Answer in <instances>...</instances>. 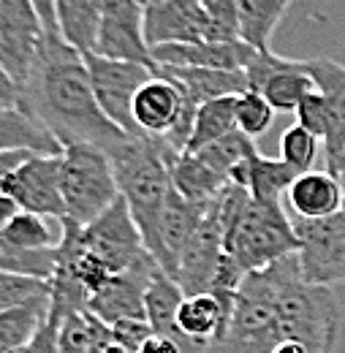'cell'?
<instances>
[{"mask_svg": "<svg viewBox=\"0 0 345 353\" xmlns=\"http://www.w3.org/2000/svg\"><path fill=\"white\" fill-rule=\"evenodd\" d=\"M337 321L332 291L310 285L288 256L245 277L226 334L204 353H335Z\"/></svg>", "mask_w": 345, "mask_h": 353, "instance_id": "1", "label": "cell"}, {"mask_svg": "<svg viewBox=\"0 0 345 353\" xmlns=\"http://www.w3.org/2000/svg\"><path fill=\"white\" fill-rule=\"evenodd\" d=\"M33 6L43 25V41L36 65L22 88V109L30 112L63 150L90 144L112 155L130 136L112 125L101 112L85 57L60 36L55 3L33 0Z\"/></svg>", "mask_w": 345, "mask_h": 353, "instance_id": "2", "label": "cell"}, {"mask_svg": "<svg viewBox=\"0 0 345 353\" xmlns=\"http://www.w3.org/2000/svg\"><path fill=\"white\" fill-rule=\"evenodd\" d=\"M120 199L126 201L136 223L147 253L158 242V223L172 193V163L179 158L166 150L164 141L152 139H126L112 155Z\"/></svg>", "mask_w": 345, "mask_h": 353, "instance_id": "3", "label": "cell"}, {"mask_svg": "<svg viewBox=\"0 0 345 353\" xmlns=\"http://www.w3.org/2000/svg\"><path fill=\"white\" fill-rule=\"evenodd\" d=\"M223 248L248 274H253L297 256L299 239L286 204H259L250 199L242 218L223 236Z\"/></svg>", "mask_w": 345, "mask_h": 353, "instance_id": "4", "label": "cell"}, {"mask_svg": "<svg viewBox=\"0 0 345 353\" xmlns=\"http://www.w3.org/2000/svg\"><path fill=\"white\" fill-rule=\"evenodd\" d=\"M60 179H63V204H66L63 221H71L82 228L98 221L120 199L109 152L90 144H74L63 150Z\"/></svg>", "mask_w": 345, "mask_h": 353, "instance_id": "5", "label": "cell"}, {"mask_svg": "<svg viewBox=\"0 0 345 353\" xmlns=\"http://www.w3.org/2000/svg\"><path fill=\"white\" fill-rule=\"evenodd\" d=\"M294 231L304 280L318 288L345 283V210L326 221H294Z\"/></svg>", "mask_w": 345, "mask_h": 353, "instance_id": "6", "label": "cell"}, {"mask_svg": "<svg viewBox=\"0 0 345 353\" xmlns=\"http://www.w3.org/2000/svg\"><path fill=\"white\" fill-rule=\"evenodd\" d=\"M85 65L95 101H98L101 112L106 114V120L112 125H117L123 133H128L130 139H139L130 109H133V98L141 90V85H147L152 79V71L144 65L117 63V60H106L98 54H87Z\"/></svg>", "mask_w": 345, "mask_h": 353, "instance_id": "7", "label": "cell"}, {"mask_svg": "<svg viewBox=\"0 0 345 353\" xmlns=\"http://www.w3.org/2000/svg\"><path fill=\"white\" fill-rule=\"evenodd\" d=\"M92 54L155 71L152 49L144 39V3L101 0V33Z\"/></svg>", "mask_w": 345, "mask_h": 353, "instance_id": "8", "label": "cell"}, {"mask_svg": "<svg viewBox=\"0 0 345 353\" xmlns=\"http://www.w3.org/2000/svg\"><path fill=\"white\" fill-rule=\"evenodd\" d=\"M43 41V25L33 0H0V68L25 88L39 49Z\"/></svg>", "mask_w": 345, "mask_h": 353, "instance_id": "9", "label": "cell"}, {"mask_svg": "<svg viewBox=\"0 0 345 353\" xmlns=\"http://www.w3.org/2000/svg\"><path fill=\"white\" fill-rule=\"evenodd\" d=\"M3 193L11 196L22 212L41 215L49 221H63L66 204H63L60 155H30L6 179Z\"/></svg>", "mask_w": 345, "mask_h": 353, "instance_id": "10", "label": "cell"}, {"mask_svg": "<svg viewBox=\"0 0 345 353\" xmlns=\"http://www.w3.org/2000/svg\"><path fill=\"white\" fill-rule=\"evenodd\" d=\"M144 39L150 49L174 44H210V17L201 0L144 3Z\"/></svg>", "mask_w": 345, "mask_h": 353, "instance_id": "11", "label": "cell"}, {"mask_svg": "<svg viewBox=\"0 0 345 353\" xmlns=\"http://www.w3.org/2000/svg\"><path fill=\"white\" fill-rule=\"evenodd\" d=\"M161 272L158 261L152 256H147L144 261L112 277L90 302L87 312H92L98 321H103L106 326H115L120 321H147V310H144V296L155 280V274Z\"/></svg>", "mask_w": 345, "mask_h": 353, "instance_id": "12", "label": "cell"}, {"mask_svg": "<svg viewBox=\"0 0 345 353\" xmlns=\"http://www.w3.org/2000/svg\"><path fill=\"white\" fill-rule=\"evenodd\" d=\"M215 201V199H213ZM226 248H223V228L215 215V204H210V215L199 225V231L188 239V245L179 253V264H177V277L174 283L179 285V291L185 296H201L210 294L213 288V277L215 269L223 259Z\"/></svg>", "mask_w": 345, "mask_h": 353, "instance_id": "13", "label": "cell"}, {"mask_svg": "<svg viewBox=\"0 0 345 353\" xmlns=\"http://www.w3.org/2000/svg\"><path fill=\"white\" fill-rule=\"evenodd\" d=\"M210 204L213 201H188L172 188L166 207L161 212V223H158V242L150 253L164 269V274H169L172 280L177 277L179 253L188 245V239L199 231L204 218L210 215Z\"/></svg>", "mask_w": 345, "mask_h": 353, "instance_id": "14", "label": "cell"}, {"mask_svg": "<svg viewBox=\"0 0 345 353\" xmlns=\"http://www.w3.org/2000/svg\"><path fill=\"white\" fill-rule=\"evenodd\" d=\"M283 204L294 221H326L345 210V190L326 169H313L294 179Z\"/></svg>", "mask_w": 345, "mask_h": 353, "instance_id": "15", "label": "cell"}, {"mask_svg": "<svg viewBox=\"0 0 345 353\" xmlns=\"http://www.w3.org/2000/svg\"><path fill=\"white\" fill-rule=\"evenodd\" d=\"M304 71L313 79L315 90L324 95L329 106V117H332L329 136L324 141L326 172H329L345 150V65L326 60V57H313V60H304Z\"/></svg>", "mask_w": 345, "mask_h": 353, "instance_id": "16", "label": "cell"}, {"mask_svg": "<svg viewBox=\"0 0 345 353\" xmlns=\"http://www.w3.org/2000/svg\"><path fill=\"white\" fill-rule=\"evenodd\" d=\"M158 77L169 79L185 95L188 103L196 109L217 101V98H237L248 92V79L242 71H213V68H174V65H155Z\"/></svg>", "mask_w": 345, "mask_h": 353, "instance_id": "17", "label": "cell"}, {"mask_svg": "<svg viewBox=\"0 0 345 353\" xmlns=\"http://www.w3.org/2000/svg\"><path fill=\"white\" fill-rule=\"evenodd\" d=\"M250 46L237 44H174L152 49L155 65L174 68H213V71H245Z\"/></svg>", "mask_w": 345, "mask_h": 353, "instance_id": "18", "label": "cell"}, {"mask_svg": "<svg viewBox=\"0 0 345 353\" xmlns=\"http://www.w3.org/2000/svg\"><path fill=\"white\" fill-rule=\"evenodd\" d=\"M297 176H299V172H294L280 158H264L256 150L239 169H234L231 182L248 188L250 199L259 204H283L286 193Z\"/></svg>", "mask_w": 345, "mask_h": 353, "instance_id": "19", "label": "cell"}, {"mask_svg": "<svg viewBox=\"0 0 345 353\" xmlns=\"http://www.w3.org/2000/svg\"><path fill=\"white\" fill-rule=\"evenodd\" d=\"M0 152L63 155V147L30 112L19 106V109H0Z\"/></svg>", "mask_w": 345, "mask_h": 353, "instance_id": "20", "label": "cell"}, {"mask_svg": "<svg viewBox=\"0 0 345 353\" xmlns=\"http://www.w3.org/2000/svg\"><path fill=\"white\" fill-rule=\"evenodd\" d=\"M228 321H231L228 310L213 294L185 296L177 312V332L196 345H210L226 334Z\"/></svg>", "mask_w": 345, "mask_h": 353, "instance_id": "21", "label": "cell"}, {"mask_svg": "<svg viewBox=\"0 0 345 353\" xmlns=\"http://www.w3.org/2000/svg\"><path fill=\"white\" fill-rule=\"evenodd\" d=\"M63 41L82 57L95 52L101 33V0H55Z\"/></svg>", "mask_w": 345, "mask_h": 353, "instance_id": "22", "label": "cell"}, {"mask_svg": "<svg viewBox=\"0 0 345 353\" xmlns=\"http://www.w3.org/2000/svg\"><path fill=\"white\" fill-rule=\"evenodd\" d=\"M291 11L288 0H237V19H239V41L253 52H272L269 41L283 17Z\"/></svg>", "mask_w": 345, "mask_h": 353, "instance_id": "23", "label": "cell"}, {"mask_svg": "<svg viewBox=\"0 0 345 353\" xmlns=\"http://www.w3.org/2000/svg\"><path fill=\"white\" fill-rule=\"evenodd\" d=\"M226 185L228 179L210 169L199 155H179L172 163V188L188 201H213Z\"/></svg>", "mask_w": 345, "mask_h": 353, "instance_id": "24", "label": "cell"}, {"mask_svg": "<svg viewBox=\"0 0 345 353\" xmlns=\"http://www.w3.org/2000/svg\"><path fill=\"white\" fill-rule=\"evenodd\" d=\"M310 92H315V85L304 71V60H286V65L261 88V95L275 112H297Z\"/></svg>", "mask_w": 345, "mask_h": 353, "instance_id": "25", "label": "cell"}, {"mask_svg": "<svg viewBox=\"0 0 345 353\" xmlns=\"http://www.w3.org/2000/svg\"><path fill=\"white\" fill-rule=\"evenodd\" d=\"M185 302V294L179 291V285L174 283L169 274H164V269L155 274L147 296H144V310H147V323L155 334L161 337H182L177 332V312L179 305Z\"/></svg>", "mask_w": 345, "mask_h": 353, "instance_id": "26", "label": "cell"}, {"mask_svg": "<svg viewBox=\"0 0 345 353\" xmlns=\"http://www.w3.org/2000/svg\"><path fill=\"white\" fill-rule=\"evenodd\" d=\"M234 106H237V98H217V101H210V103L199 106L185 155H196L204 147H210V144H215L220 139H226L228 133L237 131Z\"/></svg>", "mask_w": 345, "mask_h": 353, "instance_id": "27", "label": "cell"}, {"mask_svg": "<svg viewBox=\"0 0 345 353\" xmlns=\"http://www.w3.org/2000/svg\"><path fill=\"white\" fill-rule=\"evenodd\" d=\"M0 239L22 250H55L63 242V225L60 221L19 212L8 225L0 228Z\"/></svg>", "mask_w": 345, "mask_h": 353, "instance_id": "28", "label": "cell"}, {"mask_svg": "<svg viewBox=\"0 0 345 353\" xmlns=\"http://www.w3.org/2000/svg\"><path fill=\"white\" fill-rule=\"evenodd\" d=\"M52 299V285L36 280V277H22L11 272H0V315L11 310L28 307L36 302Z\"/></svg>", "mask_w": 345, "mask_h": 353, "instance_id": "29", "label": "cell"}, {"mask_svg": "<svg viewBox=\"0 0 345 353\" xmlns=\"http://www.w3.org/2000/svg\"><path fill=\"white\" fill-rule=\"evenodd\" d=\"M101 321L92 312H77L60 321L57 332V353H92Z\"/></svg>", "mask_w": 345, "mask_h": 353, "instance_id": "30", "label": "cell"}, {"mask_svg": "<svg viewBox=\"0 0 345 353\" xmlns=\"http://www.w3.org/2000/svg\"><path fill=\"white\" fill-rule=\"evenodd\" d=\"M234 114H237V131L245 133L253 141L264 131H269V125L275 120V109L266 103V98L259 95V92H242V95H237Z\"/></svg>", "mask_w": 345, "mask_h": 353, "instance_id": "31", "label": "cell"}, {"mask_svg": "<svg viewBox=\"0 0 345 353\" xmlns=\"http://www.w3.org/2000/svg\"><path fill=\"white\" fill-rule=\"evenodd\" d=\"M315 155H318V139L299 125L286 128V133L280 136V161L288 163L294 172H299V174L313 172Z\"/></svg>", "mask_w": 345, "mask_h": 353, "instance_id": "32", "label": "cell"}, {"mask_svg": "<svg viewBox=\"0 0 345 353\" xmlns=\"http://www.w3.org/2000/svg\"><path fill=\"white\" fill-rule=\"evenodd\" d=\"M210 17V44H237L239 41V19L237 0H201Z\"/></svg>", "mask_w": 345, "mask_h": 353, "instance_id": "33", "label": "cell"}, {"mask_svg": "<svg viewBox=\"0 0 345 353\" xmlns=\"http://www.w3.org/2000/svg\"><path fill=\"white\" fill-rule=\"evenodd\" d=\"M294 114H297V125H299V128H304L307 133H313L318 141H326L332 117H329V106H326V101H324V95H321L318 90L304 98Z\"/></svg>", "mask_w": 345, "mask_h": 353, "instance_id": "34", "label": "cell"}, {"mask_svg": "<svg viewBox=\"0 0 345 353\" xmlns=\"http://www.w3.org/2000/svg\"><path fill=\"white\" fill-rule=\"evenodd\" d=\"M109 329H112V343L123 353H139L141 345L155 334L147 321H120Z\"/></svg>", "mask_w": 345, "mask_h": 353, "instance_id": "35", "label": "cell"}, {"mask_svg": "<svg viewBox=\"0 0 345 353\" xmlns=\"http://www.w3.org/2000/svg\"><path fill=\"white\" fill-rule=\"evenodd\" d=\"M57 332H60V318H55L49 312V318L43 321V326L39 329V334L30 340L25 353H57Z\"/></svg>", "mask_w": 345, "mask_h": 353, "instance_id": "36", "label": "cell"}, {"mask_svg": "<svg viewBox=\"0 0 345 353\" xmlns=\"http://www.w3.org/2000/svg\"><path fill=\"white\" fill-rule=\"evenodd\" d=\"M22 106V88L0 68V109H19Z\"/></svg>", "mask_w": 345, "mask_h": 353, "instance_id": "37", "label": "cell"}, {"mask_svg": "<svg viewBox=\"0 0 345 353\" xmlns=\"http://www.w3.org/2000/svg\"><path fill=\"white\" fill-rule=\"evenodd\" d=\"M33 152H0V193H3V185L6 179L14 174Z\"/></svg>", "mask_w": 345, "mask_h": 353, "instance_id": "38", "label": "cell"}, {"mask_svg": "<svg viewBox=\"0 0 345 353\" xmlns=\"http://www.w3.org/2000/svg\"><path fill=\"white\" fill-rule=\"evenodd\" d=\"M19 212H22V210L17 207V201H14L11 196L0 193V228H3V225H8V223L19 215Z\"/></svg>", "mask_w": 345, "mask_h": 353, "instance_id": "39", "label": "cell"}, {"mask_svg": "<svg viewBox=\"0 0 345 353\" xmlns=\"http://www.w3.org/2000/svg\"><path fill=\"white\" fill-rule=\"evenodd\" d=\"M329 174L337 176V179H340V185H343V190H345V150H343V155L337 158V163L329 169Z\"/></svg>", "mask_w": 345, "mask_h": 353, "instance_id": "40", "label": "cell"}, {"mask_svg": "<svg viewBox=\"0 0 345 353\" xmlns=\"http://www.w3.org/2000/svg\"><path fill=\"white\" fill-rule=\"evenodd\" d=\"M14 353H25V348H22V351H14Z\"/></svg>", "mask_w": 345, "mask_h": 353, "instance_id": "41", "label": "cell"}]
</instances>
